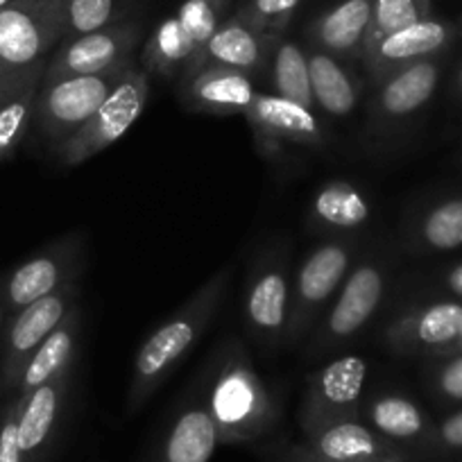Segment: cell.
<instances>
[{"instance_id":"6da1fadb","label":"cell","mask_w":462,"mask_h":462,"mask_svg":"<svg viewBox=\"0 0 462 462\" xmlns=\"http://www.w3.org/2000/svg\"><path fill=\"white\" fill-rule=\"evenodd\" d=\"M202 399L225 447L261 442L282 420L277 394L261 379L245 342L238 337H226L217 346Z\"/></svg>"},{"instance_id":"7a4b0ae2","label":"cell","mask_w":462,"mask_h":462,"mask_svg":"<svg viewBox=\"0 0 462 462\" xmlns=\"http://www.w3.org/2000/svg\"><path fill=\"white\" fill-rule=\"evenodd\" d=\"M231 265L207 279L171 318L163 319L136 349L127 385V412H136L171 379L175 367L195 349L207 328L216 319L226 288L231 283Z\"/></svg>"},{"instance_id":"3957f363","label":"cell","mask_w":462,"mask_h":462,"mask_svg":"<svg viewBox=\"0 0 462 462\" xmlns=\"http://www.w3.org/2000/svg\"><path fill=\"white\" fill-rule=\"evenodd\" d=\"M388 286L390 263L383 256L367 254L356 261L328 309L306 337L309 345L304 356L309 361L324 358L356 340L383 306Z\"/></svg>"},{"instance_id":"277c9868","label":"cell","mask_w":462,"mask_h":462,"mask_svg":"<svg viewBox=\"0 0 462 462\" xmlns=\"http://www.w3.org/2000/svg\"><path fill=\"white\" fill-rule=\"evenodd\" d=\"M291 243L277 236L256 252L243 292V319L252 340L274 352L286 342L292 295Z\"/></svg>"},{"instance_id":"5b68a950","label":"cell","mask_w":462,"mask_h":462,"mask_svg":"<svg viewBox=\"0 0 462 462\" xmlns=\"http://www.w3.org/2000/svg\"><path fill=\"white\" fill-rule=\"evenodd\" d=\"M231 0H184L171 16L159 21L141 48V69L152 78L180 79L193 64L222 21Z\"/></svg>"},{"instance_id":"8992f818","label":"cell","mask_w":462,"mask_h":462,"mask_svg":"<svg viewBox=\"0 0 462 462\" xmlns=\"http://www.w3.org/2000/svg\"><path fill=\"white\" fill-rule=\"evenodd\" d=\"M358 241L324 238L301 259L292 273L291 315H288L286 342L297 345L306 340L324 310L340 291L352 265L356 263Z\"/></svg>"},{"instance_id":"52a82bcc","label":"cell","mask_w":462,"mask_h":462,"mask_svg":"<svg viewBox=\"0 0 462 462\" xmlns=\"http://www.w3.org/2000/svg\"><path fill=\"white\" fill-rule=\"evenodd\" d=\"M148 97L150 75L134 64L114 88V93L97 106L96 114L78 132H73L61 143L52 145V159L66 168L91 162L130 132V127L145 111Z\"/></svg>"},{"instance_id":"ba28073f","label":"cell","mask_w":462,"mask_h":462,"mask_svg":"<svg viewBox=\"0 0 462 462\" xmlns=\"http://www.w3.org/2000/svg\"><path fill=\"white\" fill-rule=\"evenodd\" d=\"M136 61L96 75H75V78L42 82L34 100L32 125L43 141L52 145L69 139L97 111V106L114 93L127 70Z\"/></svg>"},{"instance_id":"9c48e42d","label":"cell","mask_w":462,"mask_h":462,"mask_svg":"<svg viewBox=\"0 0 462 462\" xmlns=\"http://www.w3.org/2000/svg\"><path fill=\"white\" fill-rule=\"evenodd\" d=\"M87 265V238L79 231L55 238L0 277V304L7 315L19 313L42 297L78 283Z\"/></svg>"},{"instance_id":"30bf717a","label":"cell","mask_w":462,"mask_h":462,"mask_svg":"<svg viewBox=\"0 0 462 462\" xmlns=\"http://www.w3.org/2000/svg\"><path fill=\"white\" fill-rule=\"evenodd\" d=\"M64 37V0H12L0 10V73L46 64Z\"/></svg>"},{"instance_id":"8fae6325","label":"cell","mask_w":462,"mask_h":462,"mask_svg":"<svg viewBox=\"0 0 462 462\" xmlns=\"http://www.w3.org/2000/svg\"><path fill=\"white\" fill-rule=\"evenodd\" d=\"M367 399V363L356 354H342L306 376L301 394V435L342 420H356Z\"/></svg>"},{"instance_id":"7c38bea8","label":"cell","mask_w":462,"mask_h":462,"mask_svg":"<svg viewBox=\"0 0 462 462\" xmlns=\"http://www.w3.org/2000/svg\"><path fill=\"white\" fill-rule=\"evenodd\" d=\"M447 55L403 66L372 84L370 130L374 134H397L430 105L447 69Z\"/></svg>"},{"instance_id":"4fadbf2b","label":"cell","mask_w":462,"mask_h":462,"mask_svg":"<svg viewBox=\"0 0 462 462\" xmlns=\"http://www.w3.org/2000/svg\"><path fill=\"white\" fill-rule=\"evenodd\" d=\"M78 304V283L42 297L19 313L7 315L0 336V397L16 393L25 365L42 342L55 331L69 310Z\"/></svg>"},{"instance_id":"5bb4252c","label":"cell","mask_w":462,"mask_h":462,"mask_svg":"<svg viewBox=\"0 0 462 462\" xmlns=\"http://www.w3.org/2000/svg\"><path fill=\"white\" fill-rule=\"evenodd\" d=\"M245 121L254 136L256 150L265 159L279 157L288 145L322 150L331 139V130L318 109L268 91H259L247 109Z\"/></svg>"},{"instance_id":"9a60e30c","label":"cell","mask_w":462,"mask_h":462,"mask_svg":"<svg viewBox=\"0 0 462 462\" xmlns=\"http://www.w3.org/2000/svg\"><path fill=\"white\" fill-rule=\"evenodd\" d=\"M141 25L134 21H121L96 32L64 39L46 61L43 82L96 75L134 61V51L141 43Z\"/></svg>"},{"instance_id":"2e32d148","label":"cell","mask_w":462,"mask_h":462,"mask_svg":"<svg viewBox=\"0 0 462 462\" xmlns=\"http://www.w3.org/2000/svg\"><path fill=\"white\" fill-rule=\"evenodd\" d=\"M73 379L75 367H70L19 397V444L25 462H48L55 453L73 394Z\"/></svg>"},{"instance_id":"e0dca14e","label":"cell","mask_w":462,"mask_h":462,"mask_svg":"<svg viewBox=\"0 0 462 462\" xmlns=\"http://www.w3.org/2000/svg\"><path fill=\"white\" fill-rule=\"evenodd\" d=\"M457 34L460 32H457L456 23H448L438 16H429V19L406 25V28L397 30V32L388 34L381 42L365 48L361 55V66L370 84H374L385 75L403 69V66L447 55Z\"/></svg>"},{"instance_id":"ac0fdd59","label":"cell","mask_w":462,"mask_h":462,"mask_svg":"<svg viewBox=\"0 0 462 462\" xmlns=\"http://www.w3.org/2000/svg\"><path fill=\"white\" fill-rule=\"evenodd\" d=\"M279 39L282 37H270V34L252 28L247 21H243L234 12V14H229L222 21L220 28L213 32L207 46L199 51L193 64L184 70V75L177 82L190 78V75L207 69V66H226V69L250 75L252 79L265 78Z\"/></svg>"},{"instance_id":"d6986e66","label":"cell","mask_w":462,"mask_h":462,"mask_svg":"<svg viewBox=\"0 0 462 462\" xmlns=\"http://www.w3.org/2000/svg\"><path fill=\"white\" fill-rule=\"evenodd\" d=\"M301 444L310 453L327 457V460L415 462V457L406 447L376 433L361 417L333 421V424L309 430V433L301 435Z\"/></svg>"},{"instance_id":"ffe728a7","label":"cell","mask_w":462,"mask_h":462,"mask_svg":"<svg viewBox=\"0 0 462 462\" xmlns=\"http://www.w3.org/2000/svg\"><path fill=\"white\" fill-rule=\"evenodd\" d=\"M372 217L374 207L361 186L349 180H328L310 198L306 226L322 238L358 241Z\"/></svg>"},{"instance_id":"44dd1931","label":"cell","mask_w":462,"mask_h":462,"mask_svg":"<svg viewBox=\"0 0 462 462\" xmlns=\"http://www.w3.org/2000/svg\"><path fill=\"white\" fill-rule=\"evenodd\" d=\"M181 106L190 114L245 116L259 96L256 79L226 66H207L177 82Z\"/></svg>"},{"instance_id":"7402d4cb","label":"cell","mask_w":462,"mask_h":462,"mask_svg":"<svg viewBox=\"0 0 462 462\" xmlns=\"http://www.w3.org/2000/svg\"><path fill=\"white\" fill-rule=\"evenodd\" d=\"M220 447L204 399H189L172 415L143 462H208Z\"/></svg>"},{"instance_id":"603a6c76","label":"cell","mask_w":462,"mask_h":462,"mask_svg":"<svg viewBox=\"0 0 462 462\" xmlns=\"http://www.w3.org/2000/svg\"><path fill=\"white\" fill-rule=\"evenodd\" d=\"M374 0H336L306 28V43L346 64H361Z\"/></svg>"},{"instance_id":"cb8c5ba5","label":"cell","mask_w":462,"mask_h":462,"mask_svg":"<svg viewBox=\"0 0 462 462\" xmlns=\"http://www.w3.org/2000/svg\"><path fill=\"white\" fill-rule=\"evenodd\" d=\"M402 243L411 254L462 250V190L430 199L406 222Z\"/></svg>"},{"instance_id":"d4e9b609","label":"cell","mask_w":462,"mask_h":462,"mask_svg":"<svg viewBox=\"0 0 462 462\" xmlns=\"http://www.w3.org/2000/svg\"><path fill=\"white\" fill-rule=\"evenodd\" d=\"M361 420L383 438L406 447L412 453V457H415L417 447L424 442L426 435L433 429V420H430L429 412L415 399L397 393V390L367 394Z\"/></svg>"},{"instance_id":"484cf974","label":"cell","mask_w":462,"mask_h":462,"mask_svg":"<svg viewBox=\"0 0 462 462\" xmlns=\"http://www.w3.org/2000/svg\"><path fill=\"white\" fill-rule=\"evenodd\" d=\"M306 46L310 70V88H313L315 106L319 114L331 118H346L358 109L365 91V82L361 75L337 57L319 51V48Z\"/></svg>"},{"instance_id":"4316f807","label":"cell","mask_w":462,"mask_h":462,"mask_svg":"<svg viewBox=\"0 0 462 462\" xmlns=\"http://www.w3.org/2000/svg\"><path fill=\"white\" fill-rule=\"evenodd\" d=\"M79 328H82V310H79V304H75L69 310V315L61 319L60 327L32 354V358L25 365L23 374H21L19 385H16V397H25L34 388L48 383V381L55 379L64 370L75 367V361H78Z\"/></svg>"},{"instance_id":"83f0119b","label":"cell","mask_w":462,"mask_h":462,"mask_svg":"<svg viewBox=\"0 0 462 462\" xmlns=\"http://www.w3.org/2000/svg\"><path fill=\"white\" fill-rule=\"evenodd\" d=\"M265 79L270 82V91L279 97L297 102V105L315 106L313 88H310V70H309V57H306V46L292 42L283 34L277 42L270 60V69Z\"/></svg>"},{"instance_id":"f1b7e54d","label":"cell","mask_w":462,"mask_h":462,"mask_svg":"<svg viewBox=\"0 0 462 462\" xmlns=\"http://www.w3.org/2000/svg\"><path fill=\"white\" fill-rule=\"evenodd\" d=\"M43 78L32 79L28 87L21 88L3 109H0V163L7 162L23 143L25 134L32 127L34 100Z\"/></svg>"},{"instance_id":"f546056e","label":"cell","mask_w":462,"mask_h":462,"mask_svg":"<svg viewBox=\"0 0 462 462\" xmlns=\"http://www.w3.org/2000/svg\"><path fill=\"white\" fill-rule=\"evenodd\" d=\"M429 16H433V0H374L363 51L388 34L417 23V21L429 19Z\"/></svg>"},{"instance_id":"4dcf8cb0","label":"cell","mask_w":462,"mask_h":462,"mask_svg":"<svg viewBox=\"0 0 462 462\" xmlns=\"http://www.w3.org/2000/svg\"><path fill=\"white\" fill-rule=\"evenodd\" d=\"M123 5L125 0H64V39L121 23Z\"/></svg>"},{"instance_id":"1f68e13d","label":"cell","mask_w":462,"mask_h":462,"mask_svg":"<svg viewBox=\"0 0 462 462\" xmlns=\"http://www.w3.org/2000/svg\"><path fill=\"white\" fill-rule=\"evenodd\" d=\"M301 3L304 0H243L236 14L270 37H283Z\"/></svg>"},{"instance_id":"d6a6232c","label":"cell","mask_w":462,"mask_h":462,"mask_svg":"<svg viewBox=\"0 0 462 462\" xmlns=\"http://www.w3.org/2000/svg\"><path fill=\"white\" fill-rule=\"evenodd\" d=\"M447 457L462 460V406L433 421L430 433L415 451V462H435Z\"/></svg>"},{"instance_id":"836d02e7","label":"cell","mask_w":462,"mask_h":462,"mask_svg":"<svg viewBox=\"0 0 462 462\" xmlns=\"http://www.w3.org/2000/svg\"><path fill=\"white\" fill-rule=\"evenodd\" d=\"M424 383L439 403L462 406V354L424 361Z\"/></svg>"},{"instance_id":"e575fe53","label":"cell","mask_w":462,"mask_h":462,"mask_svg":"<svg viewBox=\"0 0 462 462\" xmlns=\"http://www.w3.org/2000/svg\"><path fill=\"white\" fill-rule=\"evenodd\" d=\"M19 411L16 394L0 403V462H25L19 444Z\"/></svg>"},{"instance_id":"d590c367","label":"cell","mask_w":462,"mask_h":462,"mask_svg":"<svg viewBox=\"0 0 462 462\" xmlns=\"http://www.w3.org/2000/svg\"><path fill=\"white\" fill-rule=\"evenodd\" d=\"M259 456L263 462H345V460H327L309 448L301 442H277L259 448Z\"/></svg>"},{"instance_id":"8d00e7d4","label":"cell","mask_w":462,"mask_h":462,"mask_svg":"<svg viewBox=\"0 0 462 462\" xmlns=\"http://www.w3.org/2000/svg\"><path fill=\"white\" fill-rule=\"evenodd\" d=\"M43 70H46V64H39L28 70H3V73H0V109L7 105L21 88L28 87L32 79L43 78Z\"/></svg>"},{"instance_id":"74e56055","label":"cell","mask_w":462,"mask_h":462,"mask_svg":"<svg viewBox=\"0 0 462 462\" xmlns=\"http://www.w3.org/2000/svg\"><path fill=\"white\" fill-rule=\"evenodd\" d=\"M430 295H444V297H456V300H462V259L456 261V263L447 265V268L438 274Z\"/></svg>"},{"instance_id":"f35d334b","label":"cell","mask_w":462,"mask_h":462,"mask_svg":"<svg viewBox=\"0 0 462 462\" xmlns=\"http://www.w3.org/2000/svg\"><path fill=\"white\" fill-rule=\"evenodd\" d=\"M453 96L457 97V100L462 102V61H460V66H457L456 69V75H453Z\"/></svg>"},{"instance_id":"ab89813d","label":"cell","mask_w":462,"mask_h":462,"mask_svg":"<svg viewBox=\"0 0 462 462\" xmlns=\"http://www.w3.org/2000/svg\"><path fill=\"white\" fill-rule=\"evenodd\" d=\"M5 322H7V313H5V309H3V304H0V336H3V328H5Z\"/></svg>"},{"instance_id":"60d3db41","label":"cell","mask_w":462,"mask_h":462,"mask_svg":"<svg viewBox=\"0 0 462 462\" xmlns=\"http://www.w3.org/2000/svg\"><path fill=\"white\" fill-rule=\"evenodd\" d=\"M10 3H12V0H0V10H3V7L10 5Z\"/></svg>"},{"instance_id":"b9f144b4","label":"cell","mask_w":462,"mask_h":462,"mask_svg":"<svg viewBox=\"0 0 462 462\" xmlns=\"http://www.w3.org/2000/svg\"><path fill=\"white\" fill-rule=\"evenodd\" d=\"M457 32H460V34H462V19H460V21H457Z\"/></svg>"},{"instance_id":"7bdbcfd3","label":"cell","mask_w":462,"mask_h":462,"mask_svg":"<svg viewBox=\"0 0 462 462\" xmlns=\"http://www.w3.org/2000/svg\"><path fill=\"white\" fill-rule=\"evenodd\" d=\"M460 162H462V154H460Z\"/></svg>"}]
</instances>
